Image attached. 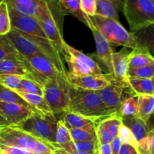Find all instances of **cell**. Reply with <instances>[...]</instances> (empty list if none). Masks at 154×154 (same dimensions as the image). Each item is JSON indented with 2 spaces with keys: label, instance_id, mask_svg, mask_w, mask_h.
I'll use <instances>...</instances> for the list:
<instances>
[{
  "label": "cell",
  "instance_id": "cell-6",
  "mask_svg": "<svg viewBox=\"0 0 154 154\" xmlns=\"http://www.w3.org/2000/svg\"><path fill=\"white\" fill-rule=\"evenodd\" d=\"M122 11L133 32L153 25V0H123Z\"/></svg>",
  "mask_w": 154,
  "mask_h": 154
},
{
  "label": "cell",
  "instance_id": "cell-25",
  "mask_svg": "<svg viewBox=\"0 0 154 154\" xmlns=\"http://www.w3.org/2000/svg\"><path fill=\"white\" fill-rule=\"evenodd\" d=\"M63 51H64L66 54L76 59L77 60H78L81 63L87 66L91 70L93 74L99 75H103V72H102V70L100 66H99V65L90 57L86 55L85 54H84L81 51L75 49V48L70 46L66 42H64V44H63Z\"/></svg>",
  "mask_w": 154,
  "mask_h": 154
},
{
  "label": "cell",
  "instance_id": "cell-15",
  "mask_svg": "<svg viewBox=\"0 0 154 154\" xmlns=\"http://www.w3.org/2000/svg\"><path fill=\"white\" fill-rule=\"evenodd\" d=\"M94 36L95 42L96 45V53L95 57L100 62L101 65L104 66L105 69L108 71L107 74L113 73L112 67V54L113 51L111 46L106 39L95 29L93 26L91 29Z\"/></svg>",
  "mask_w": 154,
  "mask_h": 154
},
{
  "label": "cell",
  "instance_id": "cell-42",
  "mask_svg": "<svg viewBox=\"0 0 154 154\" xmlns=\"http://www.w3.org/2000/svg\"><path fill=\"white\" fill-rule=\"evenodd\" d=\"M80 5L81 10L89 17H93L96 14V0H80Z\"/></svg>",
  "mask_w": 154,
  "mask_h": 154
},
{
  "label": "cell",
  "instance_id": "cell-12",
  "mask_svg": "<svg viewBox=\"0 0 154 154\" xmlns=\"http://www.w3.org/2000/svg\"><path fill=\"white\" fill-rule=\"evenodd\" d=\"M122 125L121 117L118 114L100 120L96 124V135L98 144H111L117 138Z\"/></svg>",
  "mask_w": 154,
  "mask_h": 154
},
{
  "label": "cell",
  "instance_id": "cell-30",
  "mask_svg": "<svg viewBox=\"0 0 154 154\" xmlns=\"http://www.w3.org/2000/svg\"><path fill=\"white\" fill-rule=\"evenodd\" d=\"M5 60H26V59L14 49L5 35H0V62Z\"/></svg>",
  "mask_w": 154,
  "mask_h": 154
},
{
  "label": "cell",
  "instance_id": "cell-1",
  "mask_svg": "<svg viewBox=\"0 0 154 154\" xmlns=\"http://www.w3.org/2000/svg\"><path fill=\"white\" fill-rule=\"evenodd\" d=\"M8 13L11 28L18 30L32 41L38 47L44 56L46 57L60 72L67 73L61 57L48 38L37 20L33 17L19 13L10 8H8Z\"/></svg>",
  "mask_w": 154,
  "mask_h": 154
},
{
  "label": "cell",
  "instance_id": "cell-11",
  "mask_svg": "<svg viewBox=\"0 0 154 154\" xmlns=\"http://www.w3.org/2000/svg\"><path fill=\"white\" fill-rule=\"evenodd\" d=\"M0 74H7L32 80L43 86L48 80L39 75L30 66L27 60H5L0 62Z\"/></svg>",
  "mask_w": 154,
  "mask_h": 154
},
{
  "label": "cell",
  "instance_id": "cell-22",
  "mask_svg": "<svg viewBox=\"0 0 154 154\" xmlns=\"http://www.w3.org/2000/svg\"><path fill=\"white\" fill-rule=\"evenodd\" d=\"M121 120L122 123L129 128V130L131 131L134 138L138 144L147 136L148 132L150 130L147 123H144L143 120L137 118L135 116L121 117Z\"/></svg>",
  "mask_w": 154,
  "mask_h": 154
},
{
  "label": "cell",
  "instance_id": "cell-48",
  "mask_svg": "<svg viewBox=\"0 0 154 154\" xmlns=\"http://www.w3.org/2000/svg\"><path fill=\"white\" fill-rule=\"evenodd\" d=\"M43 154H54L53 153H43Z\"/></svg>",
  "mask_w": 154,
  "mask_h": 154
},
{
  "label": "cell",
  "instance_id": "cell-4",
  "mask_svg": "<svg viewBox=\"0 0 154 154\" xmlns=\"http://www.w3.org/2000/svg\"><path fill=\"white\" fill-rule=\"evenodd\" d=\"M90 17L95 29L110 45H122L129 49H137V42L134 33L128 32L119 21L97 14Z\"/></svg>",
  "mask_w": 154,
  "mask_h": 154
},
{
  "label": "cell",
  "instance_id": "cell-40",
  "mask_svg": "<svg viewBox=\"0 0 154 154\" xmlns=\"http://www.w3.org/2000/svg\"><path fill=\"white\" fill-rule=\"evenodd\" d=\"M72 141L69 130L61 120H57L56 131V144H63Z\"/></svg>",
  "mask_w": 154,
  "mask_h": 154
},
{
  "label": "cell",
  "instance_id": "cell-41",
  "mask_svg": "<svg viewBox=\"0 0 154 154\" xmlns=\"http://www.w3.org/2000/svg\"><path fill=\"white\" fill-rule=\"evenodd\" d=\"M117 137L120 138L122 144H130V145L133 146L135 148H137L138 143H137L136 141L135 140V138H134L133 135H132V132L129 130V128H127L126 126H124L123 123H122L120 129H119Z\"/></svg>",
  "mask_w": 154,
  "mask_h": 154
},
{
  "label": "cell",
  "instance_id": "cell-18",
  "mask_svg": "<svg viewBox=\"0 0 154 154\" xmlns=\"http://www.w3.org/2000/svg\"><path fill=\"white\" fill-rule=\"evenodd\" d=\"M8 8L35 18L45 5V0H5Z\"/></svg>",
  "mask_w": 154,
  "mask_h": 154
},
{
  "label": "cell",
  "instance_id": "cell-31",
  "mask_svg": "<svg viewBox=\"0 0 154 154\" xmlns=\"http://www.w3.org/2000/svg\"><path fill=\"white\" fill-rule=\"evenodd\" d=\"M65 60L69 67V72L67 74L71 75H75V76H81V75H91L93 72H91L90 69L85 65L81 63L76 59L64 54ZM94 75V74H93Z\"/></svg>",
  "mask_w": 154,
  "mask_h": 154
},
{
  "label": "cell",
  "instance_id": "cell-21",
  "mask_svg": "<svg viewBox=\"0 0 154 154\" xmlns=\"http://www.w3.org/2000/svg\"><path fill=\"white\" fill-rule=\"evenodd\" d=\"M60 120L69 129H81L96 132V123L93 120L69 111L63 114V118Z\"/></svg>",
  "mask_w": 154,
  "mask_h": 154
},
{
  "label": "cell",
  "instance_id": "cell-20",
  "mask_svg": "<svg viewBox=\"0 0 154 154\" xmlns=\"http://www.w3.org/2000/svg\"><path fill=\"white\" fill-rule=\"evenodd\" d=\"M15 92L35 111L41 113L42 114L47 116V117H55V115L50 108L49 105L47 103L45 98L42 96L31 94V93H26L23 90H17Z\"/></svg>",
  "mask_w": 154,
  "mask_h": 154
},
{
  "label": "cell",
  "instance_id": "cell-26",
  "mask_svg": "<svg viewBox=\"0 0 154 154\" xmlns=\"http://www.w3.org/2000/svg\"><path fill=\"white\" fill-rule=\"evenodd\" d=\"M154 110L153 96H138L137 111L134 116L148 124Z\"/></svg>",
  "mask_w": 154,
  "mask_h": 154
},
{
  "label": "cell",
  "instance_id": "cell-24",
  "mask_svg": "<svg viewBox=\"0 0 154 154\" xmlns=\"http://www.w3.org/2000/svg\"><path fill=\"white\" fill-rule=\"evenodd\" d=\"M123 0H96V14L119 21V11H122Z\"/></svg>",
  "mask_w": 154,
  "mask_h": 154
},
{
  "label": "cell",
  "instance_id": "cell-13",
  "mask_svg": "<svg viewBox=\"0 0 154 154\" xmlns=\"http://www.w3.org/2000/svg\"><path fill=\"white\" fill-rule=\"evenodd\" d=\"M111 75V74H103L99 75L91 74L75 76L67 74V78L69 84L75 88L97 91L109 84Z\"/></svg>",
  "mask_w": 154,
  "mask_h": 154
},
{
  "label": "cell",
  "instance_id": "cell-17",
  "mask_svg": "<svg viewBox=\"0 0 154 154\" xmlns=\"http://www.w3.org/2000/svg\"><path fill=\"white\" fill-rule=\"evenodd\" d=\"M130 52L129 48L124 47L120 51L112 54V75L117 81L124 84H129L127 72Z\"/></svg>",
  "mask_w": 154,
  "mask_h": 154
},
{
  "label": "cell",
  "instance_id": "cell-46",
  "mask_svg": "<svg viewBox=\"0 0 154 154\" xmlns=\"http://www.w3.org/2000/svg\"><path fill=\"white\" fill-rule=\"evenodd\" d=\"M99 154H111V148L110 144H102L98 145Z\"/></svg>",
  "mask_w": 154,
  "mask_h": 154
},
{
  "label": "cell",
  "instance_id": "cell-51",
  "mask_svg": "<svg viewBox=\"0 0 154 154\" xmlns=\"http://www.w3.org/2000/svg\"><path fill=\"white\" fill-rule=\"evenodd\" d=\"M0 154H1V153H0Z\"/></svg>",
  "mask_w": 154,
  "mask_h": 154
},
{
  "label": "cell",
  "instance_id": "cell-29",
  "mask_svg": "<svg viewBox=\"0 0 154 154\" xmlns=\"http://www.w3.org/2000/svg\"><path fill=\"white\" fill-rule=\"evenodd\" d=\"M154 64V58L151 54L146 50L134 49L129 57V68H138Z\"/></svg>",
  "mask_w": 154,
  "mask_h": 154
},
{
  "label": "cell",
  "instance_id": "cell-49",
  "mask_svg": "<svg viewBox=\"0 0 154 154\" xmlns=\"http://www.w3.org/2000/svg\"><path fill=\"white\" fill-rule=\"evenodd\" d=\"M3 1H5V0H0V2H3Z\"/></svg>",
  "mask_w": 154,
  "mask_h": 154
},
{
  "label": "cell",
  "instance_id": "cell-5",
  "mask_svg": "<svg viewBox=\"0 0 154 154\" xmlns=\"http://www.w3.org/2000/svg\"><path fill=\"white\" fill-rule=\"evenodd\" d=\"M0 144L28 150L35 154L53 153L54 147L16 127L0 128Z\"/></svg>",
  "mask_w": 154,
  "mask_h": 154
},
{
  "label": "cell",
  "instance_id": "cell-39",
  "mask_svg": "<svg viewBox=\"0 0 154 154\" xmlns=\"http://www.w3.org/2000/svg\"><path fill=\"white\" fill-rule=\"evenodd\" d=\"M20 83L23 91L31 93V94L43 96V86L41 85L36 81L21 78Z\"/></svg>",
  "mask_w": 154,
  "mask_h": 154
},
{
  "label": "cell",
  "instance_id": "cell-14",
  "mask_svg": "<svg viewBox=\"0 0 154 154\" xmlns=\"http://www.w3.org/2000/svg\"><path fill=\"white\" fill-rule=\"evenodd\" d=\"M5 36L14 49L26 60L36 54H43L32 41L15 29L11 28Z\"/></svg>",
  "mask_w": 154,
  "mask_h": 154
},
{
  "label": "cell",
  "instance_id": "cell-7",
  "mask_svg": "<svg viewBox=\"0 0 154 154\" xmlns=\"http://www.w3.org/2000/svg\"><path fill=\"white\" fill-rule=\"evenodd\" d=\"M43 97L54 114L67 112L69 103V83L67 74L56 80H48L43 85Z\"/></svg>",
  "mask_w": 154,
  "mask_h": 154
},
{
  "label": "cell",
  "instance_id": "cell-50",
  "mask_svg": "<svg viewBox=\"0 0 154 154\" xmlns=\"http://www.w3.org/2000/svg\"><path fill=\"white\" fill-rule=\"evenodd\" d=\"M94 154H99V153H98V152H96V153H95Z\"/></svg>",
  "mask_w": 154,
  "mask_h": 154
},
{
  "label": "cell",
  "instance_id": "cell-47",
  "mask_svg": "<svg viewBox=\"0 0 154 154\" xmlns=\"http://www.w3.org/2000/svg\"><path fill=\"white\" fill-rule=\"evenodd\" d=\"M53 153L54 154H90V153H69V152L65 151V150H62V149H58V148H54V150H53Z\"/></svg>",
  "mask_w": 154,
  "mask_h": 154
},
{
  "label": "cell",
  "instance_id": "cell-43",
  "mask_svg": "<svg viewBox=\"0 0 154 154\" xmlns=\"http://www.w3.org/2000/svg\"><path fill=\"white\" fill-rule=\"evenodd\" d=\"M0 153L1 154H35L28 151L14 147L1 145L0 144Z\"/></svg>",
  "mask_w": 154,
  "mask_h": 154
},
{
  "label": "cell",
  "instance_id": "cell-16",
  "mask_svg": "<svg viewBox=\"0 0 154 154\" xmlns=\"http://www.w3.org/2000/svg\"><path fill=\"white\" fill-rule=\"evenodd\" d=\"M30 66L35 72L47 80H56L63 73L58 70L57 67L43 54H36L27 59Z\"/></svg>",
  "mask_w": 154,
  "mask_h": 154
},
{
  "label": "cell",
  "instance_id": "cell-45",
  "mask_svg": "<svg viewBox=\"0 0 154 154\" xmlns=\"http://www.w3.org/2000/svg\"><path fill=\"white\" fill-rule=\"evenodd\" d=\"M110 144H111V154H119L120 147H121L122 145V142L120 138L118 137L115 138Z\"/></svg>",
  "mask_w": 154,
  "mask_h": 154
},
{
  "label": "cell",
  "instance_id": "cell-19",
  "mask_svg": "<svg viewBox=\"0 0 154 154\" xmlns=\"http://www.w3.org/2000/svg\"><path fill=\"white\" fill-rule=\"evenodd\" d=\"M59 4L64 14H70L76 17L92 29L93 27L89 16L83 12L80 5V0H59Z\"/></svg>",
  "mask_w": 154,
  "mask_h": 154
},
{
  "label": "cell",
  "instance_id": "cell-37",
  "mask_svg": "<svg viewBox=\"0 0 154 154\" xmlns=\"http://www.w3.org/2000/svg\"><path fill=\"white\" fill-rule=\"evenodd\" d=\"M69 130L72 141H90L97 140L96 132L81 129H70Z\"/></svg>",
  "mask_w": 154,
  "mask_h": 154
},
{
  "label": "cell",
  "instance_id": "cell-36",
  "mask_svg": "<svg viewBox=\"0 0 154 154\" xmlns=\"http://www.w3.org/2000/svg\"><path fill=\"white\" fill-rule=\"evenodd\" d=\"M138 105V96H133L123 102L118 111V114L121 117H132L137 111Z\"/></svg>",
  "mask_w": 154,
  "mask_h": 154
},
{
  "label": "cell",
  "instance_id": "cell-3",
  "mask_svg": "<svg viewBox=\"0 0 154 154\" xmlns=\"http://www.w3.org/2000/svg\"><path fill=\"white\" fill-rule=\"evenodd\" d=\"M65 15L59 4V0H45V5L35 19L45 32L48 38L59 54L64 55L60 20Z\"/></svg>",
  "mask_w": 154,
  "mask_h": 154
},
{
  "label": "cell",
  "instance_id": "cell-35",
  "mask_svg": "<svg viewBox=\"0 0 154 154\" xmlns=\"http://www.w3.org/2000/svg\"><path fill=\"white\" fill-rule=\"evenodd\" d=\"M20 80V77L17 75L0 74V84L13 91L22 90Z\"/></svg>",
  "mask_w": 154,
  "mask_h": 154
},
{
  "label": "cell",
  "instance_id": "cell-2",
  "mask_svg": "<svg viewBox=\"0 0 154 154\" xmlns=\"http://www.w3.org/2000/svg\"><path fill=\"white\" fill-rule=\"evenodd\" d=\"M68 111L90 119L96 124L103 119L117 114L107 108L96 91L75 88L70 84Z\"/></svg>",
  "mask_w": 154,
  "mask_h": 154
},
{
  "label": "cell",
  "instance_id": "cell-9",
  "mask_svg": "<svg viewBox=\"0 0 154 154\" xmlns=\"http://www.w3.org/2000/svg\"><path fill=\"white\" fill-rule=\"evenodd\" d=\"M107 108L114 113H117L125 101L133 96H136L129 84L119 82L113 75L110 77V83L101 90L96 91Z\"/></svg>",
  "mask_w": 154,
  "mask_h": 154
},
{
  "label": "cell",
  "instance_id": "cell-32",
  "mask_svg": "<svg viewBox=\"0 0 154 154\" xmlns=\"http://www.w3.org/2000/svg\"><path fill=\"white\" fill-rule=\"evenodd\" d=\"M0 102H7V103L19 104V105H24V106L31 108L29 105L26 101H24L16 92L5 88V87L2 86L1 84H0Z\"/></svg>",
  "mask_w": 154,
  "mask_h": 154
},
{
  "label": "cell",
  "instance_id": "cell-10",
  "mask_svg": "<svg viewBox=\"0 0 154 154\" xmlns=\"http://www.w3.org/2000/svg\"><path fill=\"white\" fill-rule=\"evenodd\" d=\"M34 111L32 108L19 104L0 102V128L18 127Z\"/></svg>",
  "mask_w": 154,
  "mask_h": 154
},
{
  "label": "cell",
  "instance_id": "cell-44",
  "mask_svg": "<svg viewBox=\"0 0 154 154\" xmlns=\"http://www.w3.org/2000/svg\"><path fill=\"white\" fill-rule=\"evenodd\" d=\"M119 154H138L137 149L127 144H122Z\"/></svg>",
  "mask_w": 154,
  "mask_h": 154
},
{
  "label": "cell",
  "instance_id": "cell-8",
  "mask_svg": "<svg viewBox=\"0 0 154 154\" xmlns=\"http://www.w3.org/2000/svg\"><path fill=\"white\" fill-rule=\"evenodd\" d=\"M57 120L56 117H49L41 113L34 111L18 129L35 137L38 139L52 145L56 144V131Z\"/></svg>",
  "mask_w": 154,
  "mask_h": 154
},
{
  "label": "cell",
  "instance_id": "cell-28",
  "mask_svg": "<svg viewBox=\"0 0 154 154\" xmlns=\"http://www.w3.org/2000/svg\"><path fill=\"white\" fill-rule=\"evenodd\" d=\"M137 42V49L146 50L153 55L154 47L153 25L133 32Z\"/></svg>",
  "mask_w": 154,
  "mask_h": 154
},
{
  "label": "cell",
  "instance_id": "cell-27",
  "mask_svg": "<svg viewBox=\"0 0 154 154\" xmlns=\"http://www.w3.org/2000/svg\"><path fill=\"white\" fill-rule=\"evenodd\" d=\"M129 84L136 96H153V78H128Z\"/></svg>",
  "mask_w": 154,
  "mask_h": 154
},
{
  "label": "cell",
  "instance_id": "cell-38",
  "mask_svg": "<svg viewBox=\"0 0 154 154\" xmlns=\"http://www.w3.org/2000/svg\"><path fill=\"white\" fill-rule=\"evenodd\" d=\"M154 132L151 129L147 136L143 141L139 142L137 146L138 154H154Z\"/></svg>",
  "mask_w": 154,
  "mask_h": 154
},
{
  "label": "cell",
  "instance_id": "cell-33",
  "mask_svg": "<svg viewBox=\"0 0 154 154\" xmlns=\"http://www.w3.org/2000/svg\"><path fill=\"white\" fill-rule=\"evenodd\" d=\"M11 29L8 8L5 1L0 2V35H5Z\"/></svg>",
  "mask_w": 154,
  "mask_h": 154
},
{
  "label": "cell",
  "instance_id": "cell-34",
  "mask_svg": "<svg viewBox=\"0 0 154 154\" xmlns=\"http://www.w3.org/2000/svg\"><path fill=\"white\" fill-rule=\"evenodd\" d=\"M128 78H152L154 77V64L138 68H129Z\"/></svg>",
  "mask_w": 154,
  "mask_h": 154
},
{
  "label": "cell",
  "instance_id": "cell-23",
  "mask_svg": "<svg viewBox=\"0 0 154 154\" xmlns=\"http://www.w3.org/2000/svg\"><path fill=\"white\" fill-rule=\"evenodd\" d=\"M98 141H69L63 144H52L54 148L62 149L69 153H82L93 154L98 151Z\"/></svg>",
  "mask_w": 154,
  "mask_h": 154
}]
</instances>
